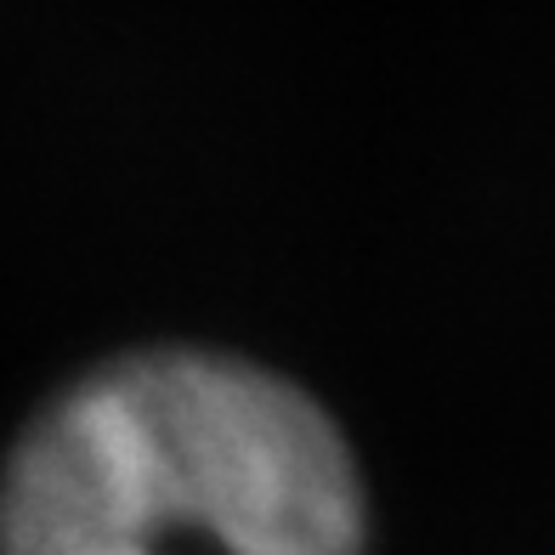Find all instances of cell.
I'll return each instance as SVG.
<instances>
[{"label": "cell", "instance_id": "obj_1", "mask_svg": "<svg viewBox=\"0 0 555 555\" xmlns=\"http://www.w3.org/2000/svg\"><path fill=\"white\" fill-rule=\"evenodd\" d=\"M0 555H363V482L289 380L216 351H137L17 442Z\"/></svg>", "mask_w": 555, "mask_h": 555}]
</instances>
